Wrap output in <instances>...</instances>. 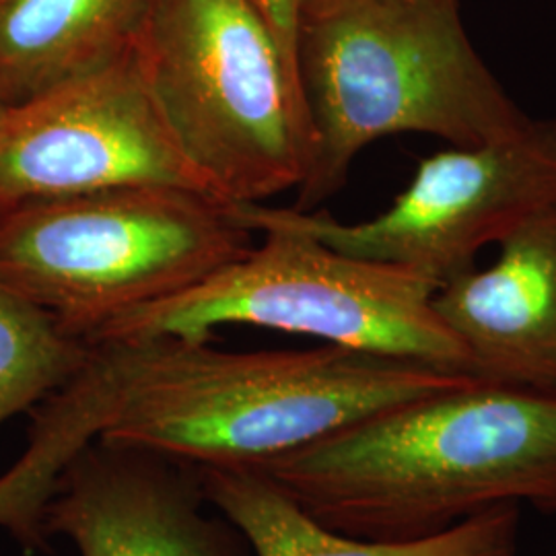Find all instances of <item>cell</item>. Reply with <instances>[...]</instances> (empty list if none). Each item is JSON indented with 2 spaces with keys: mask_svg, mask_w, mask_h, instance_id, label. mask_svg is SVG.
Segmentation results:
<instances>
[{
  "mask_svg": "<svg viewBox=\"0 0 556 556\" xmlns=\"http://www.w3.org/2000/svg\"><path fill=\"white\" fill-rule=\"evenodd\" d=\"M254 468L324 528L358 540L435 536L523 503L556 514V396L477 379Z\"/></svg>",
  "mask_w": 556,
  "mask_h": 556,
  "instance_id": "cell-1",
  "label": "cell"
},
{
  "mask_svg": "<svg viewBox=\"0 0 556 556\" xmlns=\"http://www.w3.org/2000/svg\"><path fill=\"white\" fill-rule=\"evenodd\" d=\"M110 410L101 443L192 466H248L299 450L397 404L478 378L324 344L229 353L211 338L89 342Z\"/></svg>",
  "mask_w": 556,
  "mask_h": 556,
  "instance_id": "cell-2",
  "label": "cell"
},
{
  "mask_svg": "<svg viewBox=\"0 0 556 556\" xmlns=\"http://www.w3.org/2000/svg\"><path fill=\"white\" fill-rule=\"evenodd\" d=\"M298 68L309 130L298 211L340 192L358 153L383 137L470 149L532 118L478 54L459 0H309Z\"/></svg>",
  "mask_w": 556,
  "mask_h": 556,
  "instance_id": "cell-3",
  "label": "cell"
},
{
  "mask_svg": "<svg viewBox=\"0 0 556 556\" xmlns=\"http://www.w3.org/2000/svg\"><path fill=\"white\" fill-rule=\"evenodd\" d=\"M252 238L229 204L172 186L29 202L0 211V282L89 342L215 275Z\"/></svg>",
  "mask_w": 556,
  "mask_h": 556,
  "instance_id": "cell-4",
  "label": "cell"
},
{
  "mask_svg": "<svg viewBox=\"0 0 556 556\" xmlns=\"http://www.w3.org/2000/svg\"><path fill=\"white\" fill-rule=\"evenodd\" d=\"M132 52L181 155L220 202L298 190L309 157L301 85L252 0H153Z\"/></svg>",
  "mask_w": 556,
  "mask_h": 556,
  "instance_id": "cell-5",
  "label": "cell"
},
{
  "mask_svg": "<svg viewBox=\"0 0 556 556\" xmlns=\"http://www.w3.org/2000/svg\"><path fill=\"white\" fill-rule=\"evenodd\" d=\"M254 236L260 243L215 275L112 319L89 342L211 338L219 326H254L475 378L466 349L435 312L438 280L338 252L293 229L264 227Z\"/></svg>",
  "mask_w": 556,
  "mask_h": 556,
  "instance_id": "cell-6",
  "label": "cell"
},
{
  "mask_svg": "<svg viewBox=\"0 0 556 556\" xmlns=\"http://www.w3.org/2000/svg\"><path fill=\"white\" fill-rule=\"evenodd\" d=\"M252 233L282 227L338 252L413 268L439 285L477 266L528 220L556 206V119L530 118L514 135L435 153L376 219L342 223L328 213L229 204Z\"/></svg>",
  "mask_w": 556,
  "mask_h": 556,
  "instance_id": "cell-7",
  "label": "cell"
},
{
  "mask_svg": "<svg viewBox=\"0 0 556 556\" xmlns=\"http://www.w3.org/2000/svg\"><path fill=\"white\" fill-rule=\"evenodd\" d=\"M124 186L219 200L181 155L132 48L0 116V211Z\"/></svg>",
  "mask_w": 556,
  "mask_h": 556,
  "instance_id": "cell-8",
  "label": "cell"
},
{
  "mask_svg": "<svg viewBox=\"0 0 556 556\" xmlns=\"http://www.w3.org/2000/svg\"><path fill=\"white\" fill-rule=\"evenodd\" d=\"M204 505L199 466L93 439L60 472L46 532L80 556H252L238 528Z\"/></svg>",
  "mask_w": 556,
  "mask_h": 556,
  "instance_id": "cell-9",
  "label": "cell"
},
{
  "mask_svg": "<svg viewBox=\"0 0 556 556\" xmlns=\"http://www.w3.org/2000/svg\"><path fill=\"white\" fill-rule=\"evenodd\" d=\"M433 305L475 378L556 396V206L503 239L495 264L443 282Z\"/></svg>",
  "mask_w": 556,
  "mask_h": 556,
  "instance_id": "cell-10",
  "label": "cell"
},
{
  "mask_svg": "<svg viewBox=\"0 0 556 556\" xmlns=\"http://www.w3.org/2000/svg\"><path fill=\"white\" fill-rule=\"evenodd\" d=\"M208 505L219 509L254 556H517L519 507H501L410 542L344 536L307 516L277 484L248 466H199Z\"/></svg>",
  "mask_w": 556,
  "mask_h": 556,
  "instance_id": "cell-11",
  "label": "cell"
},
{
  "mask_svg": "<svg viewBox=\"0 0 556 556\" xmlns=\"http://www.w3.org/2000/svg\"><path fill=\"white\" fill-rule=\"evenodd\" d=\"M153 0H0V85L11 105L124 56Z\"/></svg>",
  "mask_w": 556,
  "mask_h": 556,
  "instance_id": "cell-12",
  "label": "cell"
},
{
  "mask_svg": "<svg viewBox=\"0 0 556 556\" xmlns=\"http://www.w3.org/2000/svg\"><path fill=\"white\" fill-rule=\"evenodd\" d=\"M108 410L105 386L89 365L34 408L29 445L0 477V528L25 551L48 546L46 507L60 472L98 439Z\"/></svg>",
  "mask_w": 556,
  "mask_h": 556,
  "instance_id": "cell-13",
  "label": "cell"
},
{
  "mask_svg": "<svg viewBox=\"0 0 556 556\" xmlns=\"http://www.w3.org/2000/svg\"><path fill=\"white\" fill-rule=\"evenodd\" d=\"M89 349L0 282V425L56 394L79 374Z\"/></svg>",
  "mask_w": 556,
  "mask_h": 556,
  "instance_id": "cell-14",
  "label": "cell"
},
{
  "mask_svg": "<svg viewBox=\"0 0 556 556\" xmlns=\"http://www.w3.org/2000/svg\"><path fill=\"white\" fill-rule=\"evenodd\" d=\"M264 20L268 21L278 46L299 80L298 43L299 27L309 0H252ZM301 85V83H299Z\"/></svg>",
  "mask_w": 556,
  "mask_h": 556,
  "instance_id": "cell-15",
  "label": "cell"
},
{
  "mask_svg": "<svg viewBox=\"0 0 556 556\" xmlns=\"http://www.w3.org/2000/svg\"><path fill=\"white\" fill-rule=\"evenodd\" d=\"M9 108H11V100H9V96L4 93V89H2V85H0V116H2Z\"/></svg>",
  "mask_w": 556,
  "mask_h": 556,
  "instance_id": "cell-16",
  "label": "cell"
}]
</instances>
